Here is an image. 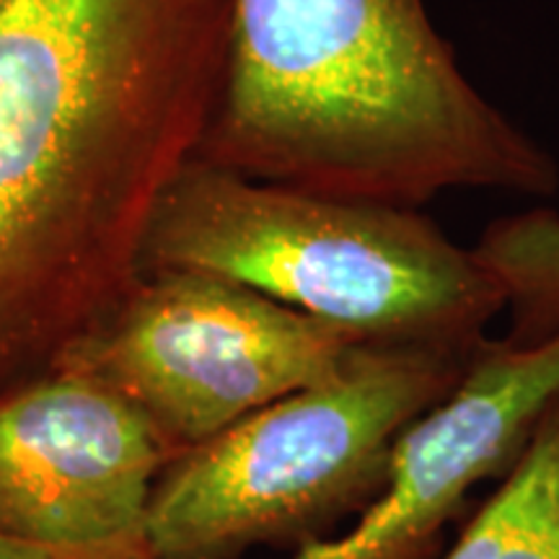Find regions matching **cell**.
<instances>
[{
    "label": "cell",
    "mask_w": 559,
    "mask_h": 559,
    "mask_svg": "<svg viewBox=\"0 0 559 559\" xmlns=\"http://www.w3.org/2000/svg\"><path fill=\"white\" fill-rule=\"evenodd\" d=\"M230 45L234 0H0V396L60 368L143 275Z\"/></svg>",
    "instance_id": "1"
},
{
    "label": "cell",
    "mask_w": 559,
    "mask_h": 559,
    "mask_svg": "<svg viewBox=\"0 0 559 559\" xmlns=\"http://www.w3.org/2000/svg\"><path fill=\"white\" fill-rule=\"evenodd\" d=\"M200 160L332 198H555L559 164L461 68L425 0H234Z\"/></svg>",
    "instance_id": "2"
},
{
    "label": "cell",
    "mask_w": 559,
    "mask_h": 559,
    "mask_svg": "<svg viewBox=\"0 0 559 559\" xmlns=\"http://www.w3.org/2000/svg\"><path fill=\"white\" fill-rule=\"evenodd\" d=\"M145 270L236 280L373 345L474 349L506 311L477 254L419 210L270 185L200 158L153 221Z\"/></svg>",
    "instance_id": "3"
},
{
    "label": "cell",
    "mask_w": 559,
    "mask_h": 559,
    "mask_svg": "<svg viewBox=\"0 0 559 559\" xmlns=\"http://www.w3.org/2000/svg\"><path fill=\"white\" fill-rule=\"evenodd\" d=\"M477 347L362 342L337 376L181 453L151 495L153 559H241L340 534L379 495L402 432L456 386Z\"/></svg>",
    "instance_id": "4"
},
{
    "label": "cell",
    "mask_w": 559,
    "mask_h": 559,
    "mask_svg": "<svg viewBox=\"0 0 559 559\" xmlns=\"http://www.w3.org/2000/svg\"><path fill=\"white\" fill-rule=\"evenodd\" d=\"M362 340L198 270H145L68 353L120 394L171 461L251 412L337 376Z\"/></svg>",
    "instance_id": "5"
},
{
    "label": "cell",
    "mask_w": 559,
    "mask_h": 559,
    "mask_svg": "<svg viewBox=\"0 0 559 559\" xmlns=\"http://www.w3.org/2000/svg\"><path fill=\"white\" fill-rule=\"evenodd\" d=\"M169 464L120 394L55 368L0 396V539L148 549L151 495Z\"/></svg>",
    "instance_id": "6"
},
{
    "label": "cell",
    "mask_w": 559,
    "mask_h": 559,
    "mask_svg": "<svg viewBox=\"0 0 559 559\" xmlns=\"http://www.w3.org/2000/svg\"><path fill=\"white\" fill-rule=\"evenodd\" d=\"M557 396L559 332L536 345L487 337L456 386L396 440L353 526L288 559H436L469 495L513 466Z\"/></svg>",
    "instance_id": "7"
},
{
    "label": "cell",
    "mask_w": 559,
    "mask_h": 559,
    "mask_svg": "<svg viewBox=\"0 0 559 559\" xmlns=\"http://www.w3.org/2000/svg\"><path fill=\"white\" fill-rule=\"evenodd\" d=\"M436 559H559V396L498 489Z\"/></svg>",
    "instance_id": "8"
},
{
    "label": "cell",
    "mask_w": 559,
    "mask_h": 559,
    "mask_svg": "<svg viewBox=\"0 0 559 559\" xmlns=\"http://www.w3.org/2000/svg\"><path fill=\"white\" fill-rule=\"evenodd\" d=\"M495 283L508 311L515 345H536L559 332V213L534 207L506 215L481 230L472 247Z\"/></svg>",
    "instance_id": "9"
},
{
    "label": "cell",
    "mask_w": 559,
    "mask_h": 559,
    "mask_svg": "<svg viewBox=\"0 0 559 559\" xmlns=\"http://www.w3.org/2000/svg\"><path fill=\"white\" fill-rule=\"evenodd\" d=\"M0 559H153L148 549H68L0 539Z\"/></svg>",
    "instance_id": "10"
}]
</instances>
